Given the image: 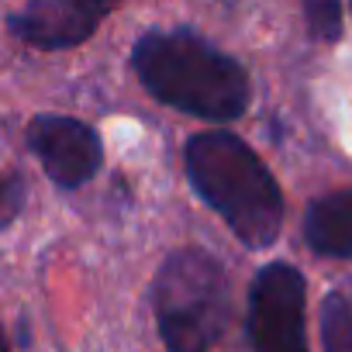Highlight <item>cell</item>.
Returning <instances> with one entry per match:
<instances>
[{
	"label": "cell",
	"mask_w": 352,
	"mask_h": 352,
	"mask_svg": "<svg viewBox=\"0 0 352 352\" xmlns=\"http://www.w3.org/2000/svg\"><path fill=\"white\" fill-rule=\"evenodd\" d=\"M304 242L314 256L352 259V190L324 194L307 208Z\"/></svg>",
	"instance_id": "7"
},
{
	"label": "cell",
	"mask_w": 352,
	"mask_h": 352,
	"mask_svg": "<svg viewBox=\"0 0 352 352\" xmlns=\"http://www.w3.org/2000/svg\"><path fill=\"white\" fill-rule=\"evenodd\" d=\"M245 338L252 352H311L307 280L294 263L273 259L256 270L245 304Z\"/></svg>",
	"instance_id": "4"
},
{
	"label": "cell",
	"mask_w": 352,
	"mask_h": 352,
	"mask_svg": "<svg viewBox=\"0 0 352 352\" xmlns=\"http://www.w3.org/2000/svg\"><path fill=\"white\" fill-rule=\"evenodd\" d=\"M152 318L166 352H211L232 318V283L218 256L180 245L152 276Z\"/></svg>",
	"instance_id": "3"
},
{
	"label": "cell",
	"mask_w": 352,
	"mask_h": 352,
	"mask_svg": "<svg viewBox=\"0 0 352 352\" xmlns=\"http://www.w3.org/2000/svg\"><path fill=\"white\" fill-rule=\"evenodd\" d=\"M28 204V180L18 169H0V232L11 228Z\"/></svg>",
	"instance_id": "10"
},
{
	"label": "cell",
	"mask_w": 352,
	"mask_h": 352,
	"mask_svg": "<svg viewBox=\"0 0 352 352\" xmlns=\"http://www.w3.org/2000/svg\"><path fill=\"white\" fill-rule=\"evenodd\" d=\"M128 63L152 100L201 121H235L252 104L249 69L190 25L142 32Z\"/></svg>",
	"instance_id": "1"
},
{
	"label": "cell",
	"mask_w": 352,
	"mask_h": 352,
	"mask_svg": "<svg viewBox=\"0 0 352 352\" xmlns=\"http://www.w3.org/2000/svg\"><path fill=\"white\" fill-rule=\"evenodd\" d=\"M321 349L352 352V300L342 290H331L321 300Z\"/></svg>",
	"instance_id": "8"
},
{
	"label": "cell",
	"mask_w": 352,
	"mask_h": 352,
	"mask_svg": "<svg viewBox=\"0 0 352 352\" xmlns=\"http://www.w3.org/2000/svg\"><path fill=\"white\" fill-rule=\"evenodd\" d=\"M184 173L194 194L252 252L270 249L283 232V190L259 152L235 131L208 128L184 142Z\"/></svg>",
	"instance_id": "2"
},
{
	"label": "cell",
	"mask_w": 352,
	"mask_h": 352,
	"mask_svg": "<svg viewBox=\"0 0 352 352\" xmlns=\"http://www.w3.org/2000/svg\"><path fill=\"white\" fill-rule=\"evenodd\" d=\"M28 148L59 190L87 187L104 166V142L97 128L69 114H35L25 128Z\"/></svg>",
	"instance_id": "5"
},
{
	"label": "cell",
	"mask_w": 352,
	"mask_h": 352,
	"mask_svg": "<svg viewBox=\"0 0 352 352\" xmlns=\"http://www.w3.org/2000/svg\"><path fill=\"white\" fill-rule=\"evenodd\" d=\"M300 14H304V25H307V35L314 42H338L342 32H345V8L335 4V0H304L300 4Z\"/></svg>",
	"instance_id": "9"
},
{
	"label": "cell",
	"mask_w": 352,
	"mask_h": 352,
	"mask_svg": "<svg viewBox=\"0 0 352 352\" xmlns=\"http://www.w3.org/2000/svg\"><path fill=\"white\" fill-rule=\"evenodd\" d=\"M107 14L111 8L87 4V0H35L8 14V32L28 49L66 52L94 38Z\"/></svg>",
	"instance_id": "6"
},
{
	"label": "cell",
	"mask_w": 352,
	"mask_h": 352,
	"mask_svg": "<svg viewBox=\"0 0 352 352\" xmlns=\"http://www.w3.org/2000/svg\"><path fill=\"white\" fill-rule=\"evenodd\" d=\"M0 352H11V342H8V331H4V321H0Z\"/></svg>",
	"instance_id": "11"
}]
</instances>
